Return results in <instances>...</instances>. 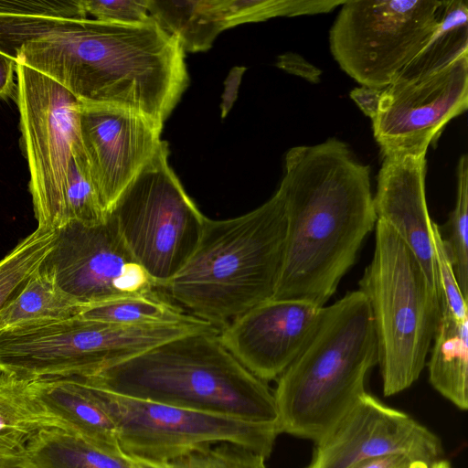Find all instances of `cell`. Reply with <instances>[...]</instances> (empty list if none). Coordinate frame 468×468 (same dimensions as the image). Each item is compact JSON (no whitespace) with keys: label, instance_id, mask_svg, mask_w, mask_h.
<instances>
[{"label":"cell","instance_id":"6da1fadb","mask_svg":"<svg viewBox=\"0 0 468 468\" xmlns=\"http://www.w3.org/2000/svg\"><path fill=\"white\" fill-rule=\"evenodd\" d=\"M284 161L286 236L272 299L324 306L376 226L370 167L335 138L292 147Z\"/></svg>","mask_w":468,"mask_h":468},{"label":"cell","instance_id":"7a4b0ae2","mask_svg":"<svg viewBox=\"0 0 468 468\" xmlns=\"http://www.w3.org/2000/svg\"><path fill=\"white\" fill-rule=\"evenodd\" d=\"M18 63L80 103L133 111L162 124L189 83L185 51L153 17L137 25L68 22L27 44Z\"/></svg>","mask_w":468,"mask_h":468},{"label":"cell","instance_id":"3957f363","mask_svg":"<svg viewBox=\"0 0 468 468\" xmlns=\"http://www.w3.org/2000/svg\"><path fill=\"white\" fill-rule=\"evenodd\" d=\"M218 332L178 336L83 378L133 399L278 424L273 392L222 345Z\"/></svg>","mask_w":468,"mask_h":468},{"label":"cell","instance_id":"277c9868","mask_svg":"<svg viewBox=\"0 0 468 468\" xmlns=\"http://www.w3.org/2000/svg\"><path fill=\"white\" fill-rule=\"evenodd\" d=\"M285 236V208L278 191L245 215L206 218L194 253L161 288L191 315L222 328L272 299Z\"/></svg>","mask_w":468,"mask_h":468},{"label":"cell","instance_id":"5b68a950","mask_svg":"<svg viewBox=\"0 0 468 468\" xmlns=\"http://www.w3.org/2000/svg\"><path fill=\"white\" fill-rule=\"evenodd\" d=\"M378 363L368 302L359 291L324 306L318 326L278 378L273 392L281 433L318 441L363 395Z\"/></svg>","mask_w":468,"mask_h":468},{"label":"cell","instance_id":"8992f818","mask_svg":"<svg viewBox=\"0 0 468 468\" xmlns=\"http://www.w3.org/2000/svg\"><path fill=\"white\" fill-rule=\"evenodd\" d=\"M374 321L385 396L420 377L440 320L436 290L418 259L387 223L377 219L375 250L359 281Z\"/></svg>","mask_w":468,"mask_h":468},{"label":"cell","instance_id":"52a82bcc","mask_svg":"<svg viewBox=\"0 0 468 468\" xmlns=\"http://www.w3.org/2000/svg\"><path fill=\"white\" fill-rule=\"evenodd\" d=\"M195 319L125 325L80 315L0 329V371L16 378L88 377L178 336L208 329Z\"/></svg>","mask_w":468,"mask_h":468},{"label":"cell","instance_id":"ba28073f","mask_svg":"<svg viewBox=\"0 0 468 468\" xmlns=\"http://www.w3.org/2000/svg\"><path fill=\"white\" fill-rule=\"evenodd\" d=\"M168 154L164 141L107 213L132 256L157 288L187 262L206 220L169 165Z\"/></svg>","mask_w":468,"mask_h":468},{"label":"cell","instance_id":"9c48e42d","mask_svg":"<svg viewBox=\"0 0 468 468\" xmlns=\"http://www.w3.org/2000/svg\"><path fill=\"white\" fill-rule=\"evenodd\" d=\"M91 385L116 425L122 452L139 463L165 464L220 442L239 444L267 458L281 433L278 424L133 399Z\"/></svg>","mask_w":468,"mask_h":468},{"label":"cell","instance_id":"30bf717a","mask_svg":"<svg viewBox=\"0 0 468 468\" xmlns=\"http://www.w3.org/2000/svg\"><path fill=\"white\" fill-rule=\"evenodd\" d=\"M443 1L346 0L329 32L331 53L361 86L385 89L438 24Z\"/></svg>","mask_w":468,"mask_h":468},{"label":"cell","instance_id":"8fae6325","mask_svg":"<svg viewBox=\"0 0 468 468\" xmlns=\"http://www.w3.org/2000/svg\"><path fill=\"white\" fill-rule=\"evenodd\" d=\"M16 103L37 229L66 226L69 171L79 135L78 100L42 73L17 63Z\"/></svg>","mask_w":468,"mask_h":468},{"label":"cell","instance_id":"7c38bea8","mask_svg":"<svg viewBox=\"0 0 468 468\" xmlns=\"http://www.w3.org/2000/svg\"><path fill=\"white\" fill-rule=\"evenodd\" d=\"M43 265L86 307L154 293L157 288L124 245L110 214L98 224L73 223L58 230Z\"/></svg>","mask_w":468,"mask_h":468},{"label":"cell","instance_id":"4fadbf2b","mask_svg":"<svg viewBox=\"0 0 468 468\" xmlns=\"http://www.w3.org/2000/svg\"><path fill=\"white\" fill-rule=\"evenodd\" d=\"M468 106V53L430 75L396 79L382 90L372 120L382 155H426L450 120Z\"/></svg>","mask_w":468,"mask_h":468},{"label":"cell","instance_id":"5bb4252c","mask_svg":"<svg viewBox=\"0 0 468 468\" xmlns=\"http://www.w3.org/2000/svg\"><path fill=\"white\" fill-rule=\"evenodd\" d=\"M78 118L88 173L107 214L160 149L164 124L133 111L80 102Z\"/></svg>","mask_w":468,"mask_h":468},{"label":"cell","instance_id":"9a60e30c","mask_svg":"<svg viewBox=\"0 0 468 468\" xmlns=\"http://www.w3.org/2000/svg\"><path fill=\"white\" fill-rule=\"evenodd\" d=\"M315 443L306 468H351L367 459L399 452L434 463L442 454L441 441L433 432L367 392Z\"/></svg>","mask_w":468,"mask_h":468},{"label":"cell","instance_id":"2e32d148","mask_svg":"<svg viewBox=\"0 0 468 468\" xmlns=\"http://www.w3.org/2000/svg\"><path fill=\"white\" fill-rule=\"evenodd\" d=\"M324 306L298 300L266 301L219 329L222 345L251 374L278 378L309 342Z\"/></svg>","mask_w":468,"mask_h":468},{"label":"cell","instance_id":"e0dca14e","mask_svg":"<svg viewBox=\"0 0 468 468\" xmlns=\"http://www.w3.org/2000/svg\"><path fill=\"white\" fill-rule=\"evenodd\" d=\"M425 176L426 155L384 157L373 202L377 219L400 236L438 292L433 220L427 207Z\"/></svg>","mask_w":468,"mask_h":468},{"label":"cell","instance_id":"ac0fdd59","mask_svg":"<svg viewBox=\"0 0 468 468\" xmlns=\"http://www.w3.org/2000/svg\"><path fill=\"white\" fill-rule=\"evenodd\" d=\"M30 385L41 404L69 431L100 448L122 452L114 421L83 377L41 378Z\"/></svg>","mask_w":468,"mask_h":468},{"label":"cell","instance_id":"d6986e66","mask_svg":"<svg viewBox=\"0 0 468 468\" xmlns=\"http://www.w3.org/2000/svg\"><path fill=\"white\" fill-rule=\"evenodd\" d=\"M87 16L82 0H0V53L18 63L27 44Z\"/></svg>","mask_w":468,"mask_h":468},{"label":"cell","instance_id":"ffe728a7","mask_svg":"<svg viewBox=\"0 0 468 468\" xmlns=\"http://www.w3.org/2000/svg\"><path fill=\"white\" fill-rule=\"evenodd\" d=\"M48 428L69 431L41 404L30 381L0 371V460L25 456L32 438Z\"/></svg>","mask_w":468,"mask_h":468},{"label":"cell","instance_id":"44dd1931","mask_svg":"<svg viewBox=\"0 0 468 468\" xmlns=\"http://www.w3.org/2000/svg\"><path fill=\"white\" fill-rule=\"evenodd\" d=\"M432 387L457 408H468V318L441 310L429 361Z\"/></svg>","mask_w":468,"mask_h":468},{"label":"cell","instance_id":"7402d4cb","mask_svg":"<svg viewBox=\"0 0 468 468\" xmlns=\"http://www.w3.org/2000/svg\"><path fill=\"white\" fill-rule=\"evenodd\" d=\"M25 457L35 468H143L121 451L100 448L59 428H48L28 442Z\"/></svg>","mask_w":468,"mask_h":468},{"label":"cell","instance_id":"603a6c76","mask_svg":"<svg viewBox=\"0 0 468 468\" xmlns=\"http://www.w3.org/2000/svg\"><path fill=\"white\" fill-rule=\"evenodd\" d=\"M85 307L67 293L42 264L0 310V329L72 317Z\"/></svg>","mask_w":468,"mask_h":468},{"label":"cell","instance_id":"cb8c5ba5","mask_svg":"<svg viewBox=\"0 0 468 468\" xmlns=\"http://www.w3.org/2000/svg\"><path fill=\"white\" fill-rule=\"evenodd\" d=\"M147 10L185 52L207 50L218 35L227 29L219 0H147Z\"/></svg>","mask_w":468,"mask_h":468},{"label":"cell","instance_id":"d4e9b609","mask_svg":"<svg viewBox=\"0 0 468 468\" xmlns=\"http://www.w3.org/2000/svg\"><path fill=\"white\" fill-rule=\"evenodd\" d=\"M468 53V2L443 1L434 30L419 52L401 70L397 79L421 78L442 69Z\"/></svg>","mask_w":468,"mask_h":468},{"label":"cell","instance_id":"484cf974","mask_svg":"<svg viewBox=\"0 0 468 468\" xmlns=\"http://www.w3.org/2000/svg\"><path fill=\"white\" fill-rule=\"evenodd\" d=\"M78 315L99 322L125 325L177 324L198 319L155 292L119 298L85 307Z\"/></svg>","mask_w":468,"mask_h":468},{"label":"cell","instance_id":"4316f807","mask_svg":"<svg viewBox=\"0 0 468 468\" xmlns=\"http://www.w3.org/2000/svg\"><path fill=\"white\" fill-rule=\"evenodd\" d=\"M56 240L57 231L37 228L0 260V310L43 264Z\"/></svg>","mask_w":468,"mask_h":468},{"label":"cell","instance_id":"83f0119b","mask_svg":"<svg viewBox=\"0 0 468 468\" xmlns=\"http://www.w3.org/2000/svg\"><path fill=\"white\" fill-rule=\"evenodd\" d=\"M346 0H220L226 28L278 16L328 13Z\"/></svg>","mask_w":468,"mask_h":468},{"label":"cell","instance_id":"f1b7e54d","mask_svg":"<svg viewBox=\"0 0 468 468\" xmlns=\"http://www.w3.org/2000/svg\"><path fill=\"white\" fill-rule=\"evenodd\" d=\"M468 158L461 156L457 165L456 203L441 236L459 288L468 296Z\"/></svg>","mask_w":468,"mask_h":468},{"label":"cell","instance_id":"f546056e","mask_svg":"<svg viewBox=\"0 0 468 468\" xmlns=\"http://www.w3.org/2000/svg\"><path fill=\"white\" fill-rule=\"evenodd\" d=\"M106 218L107 214L90 181L81 145H80L74 154L69 171L65 197L66 226L73 223L98 224L104 221Z\"/></svg>","mask_w":468,"mask_h":468},{"label":"cell","instance_id":"4dcf8cb0","mask_svg":"<svg viewBox=\"0 0 468 468\" xmlns=\"http://www.w3.org/2000/svg\"><path fill=\"white\" fill-rule=\"evenodd\" d=\"M265 459L260 453L241 445L220 442L165 464H150L155 468H266Z\"/></svg>","mask_w":468,"mask_h":468},{"label":"cell","instance_id":"1f68e13d","mask_svg":"<svg viewBox=\"0 0 468 468\" xmlns=\"http://www.w3.org/2000/svg\"><path fill=\"white\" fill-rule=\"evenodd\" d=\"M432 236L440 309L449 312L459 319L468 318L467 300L461 292L444 248L440 227L434 221L432 224Z\"/></svg>","mask_w":468,"mask_h":468},{"label":"cell","instance_id":"d6a6232c","mask_svg":"<svg viewBox=\"0 0 468 468\" xmlns=\"http://www.w3.org/2000/svg\"><path fill=\"white\" fill-rule=\"evenodd\" d=\"M82 5L87 15L107 23L137 25L151 18L147 0H82Z\"/></svg>","mask_w":468,"mask_h":468},{"label":"cell","instance_id":"836d02e7","mask_svg":"<svg viewBox=\"0 0 468 468\" xmlns=\"http://www.w3.org/2000/svg\"><path fill=\"white\" fill-rule=\"evenodd\" d=\"M433 463L408 453H390L362 461L351 468H431Z\"/></svg>","mask_w":468,"mask_h":468},{"label":"cell","instance_id":"e575fe53","mask_svg":"<svg viewBox=\"0 0 468 468\" xmlns=\"http://www.w3.org/2000/svg\"><path fill=\"white\" fill-rule=\"evenodd\" d=\"M277 67L312 82H318L321 70L305 60L298 54L288 52L281 55L277 60Z\"/></svg>","mask_w":468,"mask_h":468},{"label":"cell","instance_id":"d590c367","mask_svg":"<svg viewBox=\"0 0 468 468\" xmlns=\"http://www.w3.org/2000/svg\"><path fill=\"white\" fill-rule=\"evenodd\" d=\"M382 90L381 89L361 86L350 92V98L365 115L373 120L378 111Z\"/></svg>","mask_w":468,"mask_h":468},{"label":"cell","instance_id":"8d00e7d4","mask_svg":"<svg viewBox=\"0 0 468 468\" xmlns=\"http://www.w3.org/2000/svg\"><path fill=\"white\" fill-rule=\"evenodd\" d=\"M17 62L0 53V98L11 97L16 91L14 81Z\"/></svg>","mask_w":468,"mask_h":468},{"label":"cell","instance_id":"74e56055","mask_svg":"<svg viewBox=\"0 0 468 468\" xmlns=\"http://www.w3.org/2000/svg\"><path fill=\"white\" fill-rule=\"evenodd\" d=\"M0 468H35L25 456L0 460Z\"/></svg>","mask_w":468,"mask_h":468},{"label":"cell","instance_id":"f35d334b","mask_svg":"<svg viewBox=\"0 0 468 468\" xmlns=\"http://www.w3.org/2000/svg\"><path fill=\"white\" fill-rule=\"evenodd\" d=\"M431 468H452L451 467V464L449 463V462H447L446 460H439L437 462H435Z\"/></svg>","mask_w":468,"mask_h":468}]
</instances>
